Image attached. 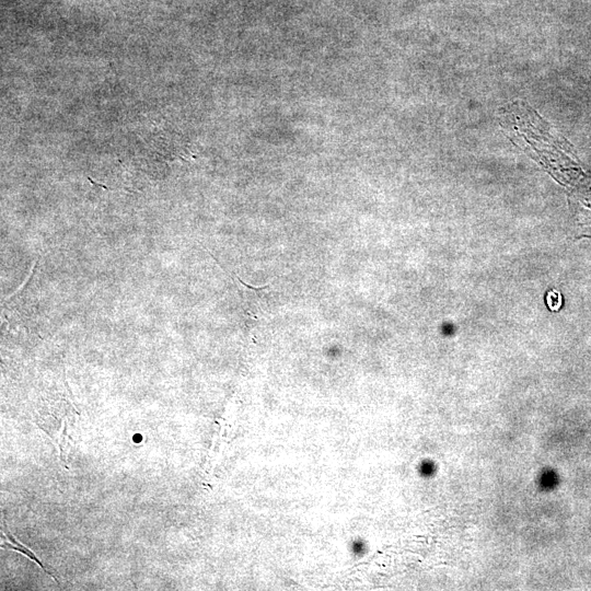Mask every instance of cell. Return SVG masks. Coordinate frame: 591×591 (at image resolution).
<instances>
[{
    "label": "cell",
    "mask_w": 591,
    "mask_h": 591,
    "mask_svg": "<svg viewBox=\"0 0 591 591\" xmlns=\"http://www.w3.org/2000/svg\"><path fill=\"white\" fill-rule=\"evenodd\" d=\"M547 305L551 310L557 311L561 306V296L557 290H552L546 297Z\"/></svg>",
    "instance_id": "cell-2"
},
{
    "label": "cell",
    "mask_w": 591,
    "mask_h": 591,
    "mask_svg": "<svg viewBox=\"0 0 591 591\" xmlns=\"http://www.w3.org/2000/svg\"><path fill=\"white\" fill-rule=\"evenodd\" d=\"M1 533L3 536H5L9 542L7 541H2L1 543V547L2 548H7V549H14L16 552H20V553H23L25 556H27L28 558H31L32 560H34L37 565H39L42 567V569L46 572V573H49L53 578H55L50 571H48L45 566L42 564L40 560H38V558L34 555V553L32 551H30L28 548H26L24 545H22L21 543L16 542L15 538L8 532V531H4L1 530Z\"/></svg>",
    "instance_id": "cell-1"
}]
</instances>
